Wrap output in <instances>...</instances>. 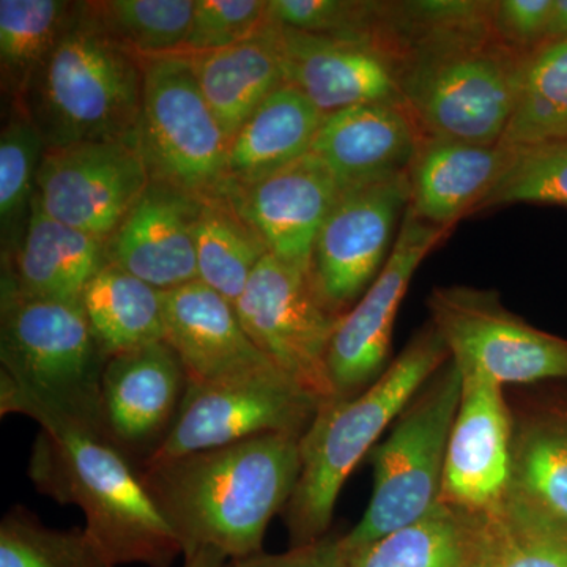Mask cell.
Segmentation results:
<instances>
[{
    "label": "cell",
    "mask_w": 567,
    "mask_h": 567,
    "mask_svg": "<svg viewBox=\"0 0 567 567\" xmlns=\"http://www.w3.org/2000/svg\"><path fill=\"white\" fill-rule=\"evenodd\" d=\"M301 436L260 435L145 464L142 483L171 525L183 557L212 547L229 561L262 554L301 470Z\"/></svg>",
    "instance_id": "obj_1"
},
{
    "label": "cell",
    "mask_w": 567,
    "mask_h": 567,
    "mask_svg": "<svg viewBox=\"0 0 567 567\" xmlns=\"http://www.w3.org/2000/svg\"><path fill=\"white\" fill-rule=\"evenodd\" d=\"M492 14L434 24L393 21L399 85L423 137L502 141L528 54L496 35Z\"/></svg>",
    "instance_id": "obj_2"
},
{
    "label": "cell",
    "mask_w": 567,
    "mask_h": 567,
    "mask_svg": "<svg viewBox=\"0 0 567 567\" xmlns=\"http://www.w3.org/2000/svg\"><path fill=\"white\" fill-rule=\"evenodd\" d=\"M20 413L41 427L29 462L41 494L80 507L85 532L115 566L174 565L183 555L177 536L106 432L41 406Z\"/></svg>",
    "instance_id": "obj_3"
},
{
    "label": "cell",
    "mask_w": 567,
    "mask_h": 567,
    "mask_svg": "<svg viewBox=\"0 0 567 567\" xmlns=\"http://www.w3.org/2000/svg\"><path fill=\"white\" fill-rule=\"evenodd\" d=\"M447 360L445 342L429 322L372 385L320 405L301 436L300 476L282 511L292 547L328 535L347 477Z\"/></svg>",
    "instance_id": "obj_4"
},
{
    "label": "cell",
    "mask_w": 567,
    "mask_h": 567,
    "mask_svg": "<svg viewBox=\"0 0 567 567\" xmlns=\"http://www.w3.org/2000/svg\"><path fill=\"white\" fill-rule=\"evenodd\" d=\"M0 361L2 416L41 406L107 434L102 395L107 358L81 301L2 292Z\"/></svg>",
    "instance_id": "obj_5"
},
{
    "label": "cell",
    "mask_w": 567,
    "mask_h": 567,
    "mask_svg": "<svg viewBox=\"0 0 567 567\" xmlns=\"http://www.w3.org/2000/svg\"><path fill=\"white\" fill-rule=\"evenodd\" d=\"M142 95L144 61L103 35L78 2L73 22L37 71L20 106L47 148L137 142Z\"/></svg>",
    "instance_id": "obj_6"
},
{
    "label": "cell",
    "mask_w": 567,
    "mask_h": 567,
    "mask_svg": "<svg viewBox=\"0 0 567 567\" xmlns=\"http://www.w3.org/2000/svg\"><path fill=\"white\" fill-rule=\"evenodd\" d=\"M461 395L462 374L450 358L371 451L374 488L363 518L344 536L350 554L412 524L439 502Z\"/></svg>",
    "instance_id": "obj_7"
},
{
    "label": "cell",
    "mask_w": 567,
    "mask_h": 567,
    "mask_svg": "<svg viewBox=\"0 0 567 567\" xmlns=\"http://www.w3.org/2000/svg\"><path fill=\"white\" fill-rule=\"evenodd\" d=\"M140 151L152 182L210 199L226 188L227 142L188 59H145Z\"/></svg>",
    "instance_id": "obj_8"
},
{
    "label": "cell",
    "mask_w": 567,
    "mask_h": 567,
    "mask_svg": "<svg viewBox=\"0 0 567 567\" xmlns=\"http://www.w3.org/2000/svg\"><path fill=\"white\" fill-rule=\"evenodd\" d=\"M320 405L274 363L210 382H188L166 439L145 464L260 435L303 436Z\"/></svg>",
    "instance_id": "obj_9"
},
{
    "label": "cell",
    "mask_w": 567,
    "mask_h": 567,
    "mask_svg": "<svg viewBox=\"0 0 567 567\" xmlns=\"http://www.w3.org/2000/svg\"><path fill=\"white\" fill-rule=\"evenodd\" d=\"M425 305L461 371L477 372L502 386L567 380V339L514 315L495 290L436 286Z\"/></svg>",
    "instance_id": "obj_10"
},
{
    "label": "cell",
    "mask_w": 567,
    "mask_h": 567,
    "mask_svg": "<svg viewBox=\"0 0 567 567\" xmlns=\"http://www.w3.org/2000/svg\"><path fill=\"white\" fill-rule=\"evenodd\" d=\"M235 309L254 346L284 374L322 404L334 399L328 352L342 317L324 308L306 271L267 254Z\"/></svg>",
    "instance_id": "obj_11"
},
{
    "label": "cell",
    "mask_w": 567,
    "mask_h": 567,
    "mask_svg": "<svg viewBox=\"0 0 567 567\" xmlns=\"http://www.w3.org/2000/svg\"><path fill=\"white\" fill-rule=\"evenodd\" d=\"M409 204V173L339 193L317 235L308 271L328 311L344 317L375 281Z\"/></svg>",
    "instance_id": "obj_12"
},
{
    "label": "cell",
    "mask_w": 567,
    "mask_h": 567,
    "mask_svg": "<svg viewBox=\"0 0 567 567\" xmlns=\"http://www.w3.org/2000/svg\"><path fill=\"white\" fill-rule=\"evenodd\" d=\"M137 142L44 148L33 200L55 221L107 238L151 185Z\"/></svg>",
    "instance_id": "obj_13"
},
{
    "label": "cell",
    "mask_w": 567,
    "mask_h": 567,
    "mask_svg": "<svg viewBox=\"0 0 567 567\" xmlns=\"http://www.w3.org/2000/svg\"><path fill=\"white\" fill-rule=\"evenodd\" d=\"M451 230L423 221L406 207L385 267L342 317L331 339L328 369L334 398H354L386 371L395 316L410 281Z\"/></svg>",
    "instance_id": "obj_14"
},
{
    "label": "cell",
    "mask_w": 567,
    "mask_h": 567,
    "mask_svg": "<svg viewBox=\"0 0 567 567\" xmlns=\"http://www.w3.org/2000/svg\"><path fill=\"white\" fill-rule=\"evenodd\" d=\"M461 374V404L447 442L440 502L484 513L513 487V409L494 380L472 371Z\"/></svg>",
    "instance_id": "obj_15"
},
{
    "label": "cell",
    "mask_w": 567,
    "mask_h": 567,
    "mask_svg": "<svg viewBox=\"0 0 567 567\" xmlns=\"http://www.w3.org/2000/svg\"><path fill=\"white\" fill-rule=\"evenodd\" d=\"M270 22L284 81L303 93L323 115L363 104L405 107L398 66L375 44L316 35Z\"/></svg>",
    "instance_id": "obj_16"
},
{
    "label": "cell",
    "mask_w": 567,
    "mask_h": 567,
    "mask_svg": "<svg viewBox=\"0 0 567 567\" xmlns=\"http://www.w3.org/2000/svg\"><path fill=\"white\" fill-rule=\"evenodd\" d=\"M200 199L151 182L141 199L106 240V264L155 289L199 281L196 227Z\"/></svg>",
    "instance_id": "obj_17"
},
{
    "label": "cell",
    "mask_w": 567,
    "mask_h": 567,
    "mask_svg": "<svg viewBox=\"0 0 567 567\" xmlns=\"http://www.w3.org/2000/svg\"><path fill=\"white\" fill-rule=\"evenodd\" d=\"M339 193L327 166L308 153L270 177L223 197L259 234L270 254L308 274L317 235Z\"/></svg>",
    "instance_id": "obj_18"
},
{
    "label": "cell",
    "mask_w": 567,
    "mask_h": 567,
    "mask_svg": "<svg viewBox=\"0 0 567 567\" xmlns=\"http://www.w3.org/2000/svg\"><path fill=\"white\" fill-rule=\"evenodd\" d=\"M181 358L166 341L107 358L102 380L107 434L118 447L162 445L185 395Z\"/></svg>",
    "instance_id": "obj_19"
},
{
    "label": "cell",
    "mask_w": 567,
    "mask_h": 567,
    "mask_svg": "<svg viewBox=\"0 0 567 567\" xmlns=\"http://www.w3.org/2000/svg\"><path fill=\"white\" fill-rule=\"evenodd\" d=\"M421 140L405 107L363 104L324 115L311 153L347 192L409 173Z\"/></svg>",
    "instance_id": "obj_20"
},
{
    "label": "cell",
    "mask_w": 567,
    "mask_h": 567,
    "mask_svg": "<svg viewBox=\"0 0 567 567\" xmlns=\"http://www.w3.org/2000/svg\"><path fill=\"white\" fill-rule=\"evenodd\" d=\"M166 342L188 382H210L271 364L246 333L233 301L194 281L163 292Z\"/></svg>",
    "instance_id": "obj_21"
},
{
    "label": "cell",
    "mask_w": 567,
    "mask_h": 567,
    "mask_svg": "<svg viewBox=\"0 0 567 567\" xmlns=\"http://www.w3.org/2000/svg\"><path fill=\"white\" fill-rule=\"evenodd\" d=\"M513 148L424 136L409 167L410 204L417 218L453 229L502 177Z\"/></svg>",
    "instance_id": "obj_22"
},
{
    "label": "cell",
    "mask_w": 567,
    "mask_h": 567,
    "mask_svg": "<svg viewBox=\"0 0 567 567\" xmlns=\"http://www.w3.org/2000/svg\"><path fill=\"white\" fill-rule=\"evenodd\" d=\"M104 265V238L55 221L33 200L20 248L2 260V292L81 301L85 287Z\"/></svg>",
    "instance_id": "obj_23"
},
{
    "label": "cell",
    "mask_w": 567,
    "mask_h": 567,
    "mask_svg": "<svg viewBox=\"0 0 567 567\" xmlns=\"http://www.w3.org/2000/svg\"><path fill=\"white\" fill-rule=\"evenodd\" d=\"M324 115L292 85L271 93L227 147L226 188H248L311 153Z\"/></svg>",
    "instance_id": "obj_24"
},
{
    "label": "cell",
    "mask_w": 567,
    "mask_h": 567,
    "mask_svg": "<svg viewBox=\"0 0 567 567\" xmlns=\"http://www.w3.org/2000/svg\"><path fill=\"white\" fill-rule=\"evenodd\" d=\"M188 59L205 102L221 125L227 142L284 81L271 22L235 47L182 54Z\"/></svg>",
    "instance_id": "obj_25"
},
{
    "label": "cell",
    "mask_w": 567,
    "mask_h": 567,
    "mask_svg": "<svg viewBox=\"0 0 567 567\" xmlns=\"http://www.w3.org/2000/svg\"><path fill=\"white\" fill-rule=\"evenodd\" d=\"M484 513L436 502L427 513L350 554L349 567H483Z\"/></svg>",
    "instance_id": "obj_26"
},
{
    "label": "cell",
    "mask_w": 567,
    "mask_h": 567,
    "mask_svg": "<svg viewBox=\"0 0 567 567\" xmlns=\"http://www.w3.org/2000/svg\"><path fill=\"white\" fill-rule=\"evenodd\" d=\"M81 306L106 358L166 341L162 290L114 265L93 276Z\"/></svg>",
    "instance_id": "obj_27"
},
{
    "label": "cell",
    "mask_w": 567,
    "mask_h": 567,
    "mask_svg": "<svg viewBox=\"0 0 567 567\" xmlns=\"http://www.w3.org/2000/svg\"><path fill=\"white\" fill-rule=\"evenodd\" d=\"M513 488L567 520V402L513 412Z\"/></svg>",
    "instance_id": "obj_28"
},
{
    "label": "cell",
    "mask_w": 567,
    "mask_h": 567,
    "mask_svg": "<svg viewBox=\"0 0 567 567\" xmlns=\"http://www.w3.org/2000/svg\"><path fill=\"white\" fill-rule=\"evenodd\" d=\"M66 0H0V73L3 99L20 104L76 14Z\"/></svg>",
    "instance_id": "obj_29"
},
{
    "label": "cell",
    "mask_w": 567,
    "mask_h": 567,
    "mask_svg": "<svg viewBox=\"0 0 567 567\" xmlns=\"http://www.w3.org/2000/svg\"><path fill=\"white\" fill-rule=\"evenodd\" d=\"M199 281L237 303L268 251L227 197L200 199L196 227Z\"/></svg>",
    "instance_id": "obj_30"
},
{
    "label": "cell",
    "mask_w": 567,
    "mask_h": 567,
    "mask_svg": "<svg viewBox=\"0 0 567 567\" xmlns=\"http://www.w3.org/2000/svg\"><path fill=\"white\" fill-rule=\"evenodd\" d=\"M486 518L483 567H567V520L513 487Z\"/></svg>",
    "instance_id": "obj_31"
},
{
    "label": "cell",
    "mask_w": 567,
    "mask_h": 567,
    "mask_svg": "<svg viewBox=\"0 0 567 567\" xmlns=\"http://www.w3.org/2000/svg\"><path fill=\"white\" fill-rule=\"evenodd\" d=\"M567 140V39L529 52L513 117L502 137L506 147Z\"/></svg>",
    "instance_id": "obj_32"
},
{
    "label": "cell",
    "mask_w": 567,
    "mask_h": 567,
    "mask_svg": "<svg viewBox=\"0 0 567 567\" xmlns=\"http://www.w3.org/2000/svg\"><path fill=\"white\" fill-rule=\"evenodd\" d=\"M196 0H95L82 13L103 35L136 58L181 54Z\"/></svg>",
    "instance_id": "obj_33"
},
{
    "label": "cell",
    "mask_w": 567,
    "mask_h": 567,
    "mask_svg": "<svg viewBox=\"0 0 567 567\" xmlns=\"http://www.w3.org/2000/svg\"><path fill=\"white\" fill-rule=\"evenodd\" d=\"M44 142L20 104H10L0 134V245L2 260L20 248L32 215Z\"/></svg>",
    "instance_id": "obj_34"
},
{
    "label": "cell",
    "mask_w": 567,
    "mask_h": 567,
    "mask_svg": "<svg viewBox=\"0 0 567 567\" xmlns=\"http://www.w3.org/2000/svg\"><path fill=\"white\" fill-rule=\"evenodd\" d=\"M0 567H117L84 528L54 529L24 506L0 524Z\"/></svg>",
    "instance_id": "obj_35"
},
{
    "label": "cell",
    "mask_w": 567,
    "mask_h": 567,
    "mask_svg": "<svg viewBox=\"0 0 567 567\" xmlns=\"http://www.w3.org/2000/svg\"><path fill=\"white\" fill-rule=\"evenodd\" d=\"M511 148L506 169L476 212L522 203L567 207V140Z\"/></svg>",
    "instance_id": "obj_36"
},
{
    "label": "cell",
    "mask_w": 567,
    "mask_h": 567,
    "mask_svg": "<svg viewBox=\"0 0 567 567\" xmlns=\"http://www.w3.org/2000/svg\"><path fill=\"white\" fill-rule=\"evenodd\" d=\"M383 11L385 2L364 0H268V18L276 24L372 44L382 31Z\"/></svg>",
    "instance_id": "obj_37"
},
{
    "label": "cell",
    "mask_w": 567,
    "mask_h": 567,
    "mask_svg": "<svg viewBox=\"0 0 567 567\" xmlns=\"http://www.w3.org/2000/svg\"><path fill=\"white\" fill-rule=\"evenodd\" d=\"M268 21V0H196L181 54L235 47L251 39Z\"/></svg>",
    "instance_id": "obj_38"
},
{
    "label": "cell",
    "mask_w": 567,
    "mask_h": 567,
    "mask_svg": "<svg viewBox=\"0 0 567 567\" xmlns=\"http://www.w3.org/2000/svg\"><path fill=\"white\" fill-rule=\"evenodd\" d=\"M554 0H495L492 28L514 50L529 54L546 43Z\"/></svg>",
    "instance_id": "obj_39"
},
{
    "label": "cell",
    "mask_w": 567,
    "mask_h": 567,
    "mask_svg": "<svg viewBox=\"0 0 567 567\" xmlns=\"http://www.w3.org/2000/svg\"><path fill=\"white\" fill-rule=\"evenodd\" d=\"M350 550L344 536L330 535L306 546L292 547L284 554H257L234 559L226 567H349Z\"/></svg>",
    "instance_id": "obj_40"
},
{
    "label": "cell",
    "mask_w": 567,
    "mask_h": 567,
    "mask_svg": "<svg viewBox=\"0 0 567 567\" xmlns=\"http://www.w3.org/2000/svg\"><path fill=\"white\" fill-rule=\"evenodd\" d=\"M183 558H185L183 567H226L229 563L226 555L212 547L197 548Z\"/></svg>",
    "instance_id": "obj_41"
},
{
    "label": "cell",
    "mask_w": 567,
    "mask_h": 567,
    "mask_svg": "<svg viewBox=\"0 0 567 567\" xmlns=\"http://www.w3.org/2000/svg\"><path fill=\"white\" fill-rule=\"evenodd\" d=\"M567 39V0H554L547 41Z\"/></svg>",
    "instance_id": "obj_42"
}]
</instances>
